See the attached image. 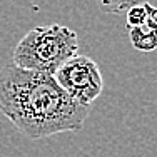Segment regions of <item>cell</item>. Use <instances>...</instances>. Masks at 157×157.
<instances>
[{"instance_id":"5b68a950","label":"cell","mask_w":157,"mask_h":157,"mask_svg":"<svg viewBox=\"0 0 157 157\" xmlns=\"http://www.w3.org/2000/svg\"><path fill=\"white\" fill-rule=\"evenodd\" d=\"M95 2L107 13H124L130 7L147 3L149 0H95Z\"/></svg>"},{"instance_id":"6da1fadb","label":"cell","mask_w":157,"mask_h":157,"mask_svg":"<svg viewBox=\"0 0 157 157\" xmlns=\"http://www.w3.org/2000/svg\"><path fill=\"white\" fill-rule=\"evenodd\" d=\"M90 105L74 100L54 75L15 63L0 69V112L29 139H44L84 127Z\"/></svg>"},{"instance_id":"277c9868","label":"cell","mask_w":157,"mask_h":157,"mask_svg":"<svg viewBox=\"0 0 157 157\" xmlns=\"http://www.w3.org/2000/svg\"><path fill=\"white\" fill-rule=\"evenodd\" d=\"M129 39L136 50L140 52H152L157 48V30L149 27L147 24L139 27L129 29Z\"/></svg>"},{"instance_id":"8992f818","label":"cell","mask_w":157,"mask_h":157,"mask_svg":"<svg viewBox=\"0 0 157 157\" xmlns=\"http://www.w3.org/2000/svg\"><path fill=\"white\" fill-rule=\"evenodd\" d=\"M145 18H147V12H145V3L140 5H134L130 7L125 12V24L127 27H139V25L145 24Z\"/></svg>"},{"instance_id":"7a4b0ae2","label":"cell","mask_w":157,"mask_h":157,"mask_svg":"<svg viewBox=\"0 0 157 157\" xmlns=\"http://www.w3.org/2000/svg\"><path fill=\"white\" fill-rule=\"evenodd\" d=\"M78 50V37L60 24L42 25L29 30L15 45L12 63L27 70L54 75L59 67Z\"/></svg>"},{"instance_id":"3957f363","label":"cell","mask_w":157,"mask_h":157,"mask_svg":"<svg viewBox=\"0 0 157 157\" xmlns=\"http://www.w3.org/2000/svg\"><path fill=\"white\" fill-rule=\"evenodd\" d=\"M54 77L74 100L84 105H90L104 90V78L99 65L87 55L75 54L70 57L59 67Z\"/></svg>"},{"instance_id":"52a82bcc","label":"cell","mask_w":157,"mask_h":157,"mask_svg":"<svg viewBox=\"0 0 157 157\" xmlns=\"http://www.w3.org/2000/svg\"><path fill=\"white\" fill-rule=\"evenodd\" d=\"M145 12H147L145 24L157 30V7H152L151 3H145Z\"/></svg>"}]
</instances>
